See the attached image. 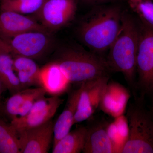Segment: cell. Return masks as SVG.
<instances>
[{"instance_id": "ac0fdd59", "label": "cell", "mask_w": 153, "mask_h": 153, "mask_svg": "<svg viewBox=\"0 0 153 153\" xmlns=\"http://www.w3.org/2000/svg\"><path fill=\"white\" fill-rule=\"evenodd\" d=\"M0 153H21L19 135L11 124L0 119Z\"/></svg>"}, {"instance_id": "ba28073f", "label": "cell", "mask_w": 153, "mask_h": 153, "mask_svg": "<svg viewBox=\"0 0 153 153\" xmlns=\"http://www.w3.org/2000/svg\"><path fill=\"white\" fill-rule=\"evenodd\" d=\"M63 101L58 96L43 97L35 102L26 115L12 120L11 125L18 134L44 124L51 120Z\"/></svg>"}, {"instance_id": "d4e9b609", "label": "cell", "mask_w": 153, "mask_h": 153, "mask_svg": "<svg viewBox=\"0 0 153 153\" xmlns=\"http://www.w3.org/2000/svg\"><path fill=\"white\" fill-rule=\"evenodd\" d=\"M4 85H3L0 79V108L1 107V97L2 93L3 90L4 89Z\"/></svg>"}, {"instance_id": "5bb4252c", "label": "cell", "mask_w": 153, "mask_h": 153, "mask_svg": "<svg viewBox=\"0 0 153 153\" xmlns=\"http://www.w3.org/2000/svg\"><path fill=\"white\" fill-rule=\"evenodd\" d=\"M107 126L100 123L88 127L84 153H111L115 152Z\"/></svg>"}, {"instance_id": "5b68a950", "label": "cell", "mask_w": 153, "mask_h": 153, "mask_svg": "<svg viewBox=\"0 0 153 153\" xmlns=\"http://www.w3.org/2000/svg\"><path fill=\"white\" fill-rule=\"evenodd\" d=\"M137 58V89L143 95L153 94V29L140 22Z\"/></svg>"}, {"instance_id": "8fae6325", "label": "cell", "mask_w": 153, "mask_h": 153, "mask_svg": "<svg viewBox=\"0 0 153 153\" xmlns=\"http://www.w3.org/2000/svg\"><path fill=\"white\" fill-rule=\"evenodd\" d=\"M48 31L36 19L10 10L0 13V38L9 39L30 31Z\"/></svg>"}, {"instance_id": "30bf717a", "label": "cell", "mask_w": 153, "mask_h": 153, "mask_svg": "<svg viewBox=\"0 0 153 153\" xmlns=\"http://www.w3.org/2000/svg\"><path fill=\"white\" fill-rule=\"evenodd\" d=\"M54 125L51 120L44 124L19 133L21 153H48Z\"/></svg>"}, {"instance_id": "44dd1931", "label": "cell", "mask_w": 153, "mask_h": 153, "mask_svg": "<svg viewBox=\"0 0 153 153\" xmlns=\"http://www.w3.org/2000/svg\"><path fill=\"white\" fill-rule=\"evenodd\" d=\"M36 89L37 88L22 89L12 94L7 100L5 106V111L12 120L18 117L20 108L25 100L36 91Z\"/></svg>"}, {"instance_id": "ffe728a7", "label": "cell", "mask_w": 153, "mask_h": 153, "mask_svg": "<svg viewBox=\"0 0 153 153\" xmlns=\"http://www.w3.org/2000/svg\"><path fill=\"white\" fill-rule=\"evenodd\" d=\"M143 25L153 29V0H126Z\"/></svg>"}, {"instance_id": "4fadbf2b", "label": "cell", "mask_w": 153, "mask_h": 153, "mask_svg": "<svg viewBox=\"0 0 153 153\" xmlns=\"http://www.w3.org/2000/svg\"><path fill=\"white\" fill-rule=\"evenodd\" d=\"M39 81L40 87L52 95L58 96L64 93L71 83L55 61L48 63L40 69Z\"/></svg>"}, {"instance_id": "484cf974", "label": "cell", "mask_w": 153, "mask_h": 153, "mask_svg": "<svg viewBox=\"0 0 153 153\" xmlns=\"http://www.w3.org/2000/svg\"><path fill=\"white\" fill-rule=\"evenodd\" d=\"M152 117H153V112L152 113Z\"/></svg>"}, {"instance_id": "9a60e30c", "label": "cell", "mask_w": 153, "mask_h": 153, "mask_svg": "<svg viewBox=\"0 0 153 153\" xmlns=\"http://www.w3.org/2000/svg\"><path fill=\"white\" fill-rule=\"evenodd\" d=\"M81 91L80 86L70 94L65 108L54 124L53 146L70 131L71 127L74 125V115L78 106Z\"/></svg>"}, {"instance_id": "3957f363", "label": "cell", "mask_w": 153, "mask_h": 153, "mask_svg": "<svg viewBox=\"0 0 153 153\" xmlns=\"http://www.w3.org/2000/svg\"><path fill=\"white\" fill-rule=\"evenodd\" d=\"M55 61L70 83L80 85L102 76H109L111 72L105 59L93 52L79 49H66Z\"/></svg>"}, {"instance_id": "277c9868", "label": "cell", "mask_w": 153, "mask_h": 153, "mask_svg": "<svg viewBox=\"0 0 153 153\" xmlns=\"http://www.w3.org/2000/svg\"><path fill=\"white\" fill-rule=\"evenodd\" d=\"M128 137L120 152L153 153V119L142 107L131 105L127 113Z\"/></svg>"}, {"instance_id": "cb8c5ba5", "label": "cell", "mask_w": 153, "mask_h": 153, "mask_svg": "<svg viewBox=\"0 0 153 153\" xmlns=\"http://www.w3.org/2000/svg\"><path fill=\"white\" fill-rule=\"evenodd\" d=\"M83 1L85 2L89 3V4H103V3L113 1V0H83Z\"/></svg>"}, {"instance_id": "7c38bea8", "label": "cell", "mask_w": 153, "mask_h": 153, "mask_svg": "<svg viewBox=\"0 0 153 153\" xmlns=\"http://www.w3.org/2000/svg\"><path fill=\"white\" fill-rule=\"evenodd\" d=\"M130 97L128 91L123 85L108 81L102 94L99 107L106 114L119 117L125 111Z\"/></svg>"}, {"instance_id": "6da1fadb", "label": "cell", "mask_w": 153, "mask_h": 153, "mask_svg": "<svg viewBox=\"0 0 153 153\" xmlns=\"http://www.w3.org/2000/svg\"><path fill=\"white\" fill-rule=\"evenodd\" d=\"M139 29L128 14L122 13L117 36L110 47L106 60L111 71L120 72L133 91L137 89V58Z\"/></svg>"}, {"instance_id": "4316f807", "label": "cell", "mask_w": 153, "mask_h": 153, "mask_svg": "<svg viewBox=\"0 0 153 153\" xmlns=\"http://www.w3.org/2000/svg\"><path fill=\"white\" fill-rule=\"evenodd\" d=\"M17 1H22V0H17Z\"/></svg>"}, {"instance_id": "7402d4cb", "label": "cell", "mask_w": 153, "mask_h": 153, "mask_svg": "<svg viewBox=\"0 0 153 153\" xmlns=\"http://www.w3.org/2000/svg\"><path fill=\"white\" fill-rule=\"evenodd\" d=\"M13 56L14 69L16 73L23 71L39 75L41 68L34 59L22 55H13Z\"/></svg>"}, {"instance_id": "8992f818", "label": "cell", "mask_w": 153, "mask_h": 153, "mask_svg": "<svg viewBox=\"0 0 153 153\" xmlns=\"http://www.w3.org/2000/svg\"><path fill=\"white\" fill-rule=\"evenodd\" d=\"M3 40L13 55H22L34 60L45 55L54 43L52 33L38 30L28 31Z\"/></svg>"}, {"instance_id": "d6986e66", "label": "cell", "mask_w": 153, "mask_h": 153, "mask_svg": "<svg viewBox=\"0 0 153 153\" xmlns=\"http://www.w3.org/2000/svg\"><path fill=\"white\" fill-rule=\"evenodd\" d=\"M47 0H0L1 11H14L24 15L36 13Z\"/></svg>"}, {"instance_id": "52a82bcc", "label": "cell", "mask_w": 153, "mask_h": 153, "mask_svg": "<svg viewBox=\"0 0 153 153\" xmlns=\"http://www.w3.org/2000/svg\"><path fill=\"white\" fill-rule=\"evenodd\" d=\"M76 9V0H47L35 14L39 23L52 33L71 22Z\"/></svg>"}, {"instance_id": "603a6c76", "label": "cell", "mask_w": 153, "mask_h": 153, "mask_svg": "<svg viewBox=\"0 0 153 153\" xmlns=\"http://www.w3.org/2000/svg\"><path fill=\"white\" fill-rule=\"evenodd\" d=\"M47 91L42 87L37 88L36 91L30 96L24 102L19 110L18 117L26 115L32 107L39 99L45 96Z\"/></svg>"}, {"instance_id": "7a4b0ae2", "label": "cell", "mask_w": 153, "mask_h": 153, "mask_svg": "<svg viewBox=\"0 0 153 153\" xmlns=\"http://www.w3.org/2000/svg\"><path fill=\"white\" fill-rule=\"evenodd\" d=\"M122 13L116 6L94 10L79 27L82 43L97 55L109 49L120 29Z\"/></svg>"}, {"instance_id": "83f0119b", "label": "cell", "mask_w": 153, "mask_h": 153, "mask_svg": "<svg viewBox=\"0 0 153 153\" xmlns=\"http://www.w3.org/2000/svg\"></svg>"}, {"instance_id": "e0dca14e", "label": "cell", "mask_w": 153, "mask_h": 153, "mask_svg": "<svg viewBox=\"0 0 153 153\" xmlns=\"http://www.w3.org/2000/svg\"><path fill=\"white\" fill-rule=\"evenodd\" d=\"M88 127L81 126L70 131L53 146V153H79L82 152Z\"/></svg>"}, {"instance_id": "9c48e42d", "label": "cell", "mask_w": 153, "mask_h": 153, "mask_svg": "<svg viewBox=\"0 0 153 153\" xmlns=\"http://www.w3.org/2000/svg\"><path fill=\"white\" fill-rule=\"evenodd\" d=\"M109 76H102L80 85L81 93L74 124L86 120L99 107L102 94L109 81Z\"/></svg>"}, {"instance_id": "2e32d148", "label": "cell", "mask_w": 153, "mask_h": 153, "mask_svg": "<svg viewBox=\"0 0 153 153\" xmlns=\"http://www.w3.org/2000/svg\"><path fill=\"white\" fill-rule=\"evenodd\" d=\"M0 79L12 94L22 90L13 67V56L5 42L0 38Z\"/></svg>"}]
</instances>
